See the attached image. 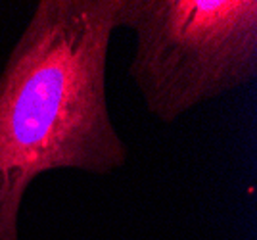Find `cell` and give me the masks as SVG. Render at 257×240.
I'll list each match as a JSON object with an SVG mask.
<instances>
[{
	"label": "cell",
	"mask_w": 257,
	"mask_h": 240,
	"mask_svg": "<svg viewBox=\"0 0 257 240\" xmlns=\"http://www.w3.org/2000/svg\"><path fill=\"white\" fill-rule=\"evenodd\" d=\"M123 0H39L0 71V240H20L23 196L56 169L128 160L107 106L109 43Z\"/></svg>",
	"instance_id": "1"
},
{
	"label": "cell",
	"mask_w": 257,
	"mask_h": 240,
	"mask_svg": "<svg viewBox=\"0 0 257 240\" xmlns=\"http://www.w3.org/2000/svg\"><path fill=\"white\" fill-rule=\"evenodd\" d=\"M137 35L128 77L161 123L257 77L255 0H123Z\"/></svg>",
	"instance_id": "2"
}]
</instances>
